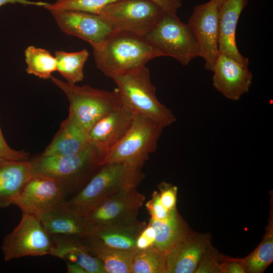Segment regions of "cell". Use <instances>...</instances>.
Segmentation results:
<instances>
[{
  "instance_id": "obj_13",
  "label": "cell",
  "mask_w": 273,
  "mask_h": 273,
  "mask_svg": "<svg viewBox=\"0 0 273 273\" xmlns=\"http://www.w3.org/2000/svg\"><path fill=\"white\" fill-rule=\"evenodd\" d=\"M51 13L63 32L88 42L93 48L102 44L117 31L99 15L77 11Z\"/></svg>"
},
{
  "instance_id": "obj_15",
  "label": "cell",
  "mask_w": 273,
  "mask_h": 273,
  "mask_svg": "<svg viewBox=\"0 0 273 273\" xmlns=\"http://www.w3.org/2000/svg\"><path fill=\"white\" fill-rule=\"evenodd\" d=\"M207 235L191 232L166 255V273L196 272L208 246Z\"/></svg>"
},
{
  "instance_id": "obj_10",
  "label": "cell",
  "mask_w": 273,
  "mask_h": 273,
  "mask_svg": "<svg viewBox=\"0 0 273 273\" xmlns=\"http://www.w3.org/2000/svg\"><path fill=\"white\" fill-rule=\"evenodd\" d=\"M145 196L137 188L129 189L106 199L83 217L90 233L96 230L137 219Z\"/></svg>"
},
{
  "instance_id": "obj_20",
  "label": "cell",
  "mask_w": 273,
  "mask_h": 273,
  "mask_svg": "<svg viewBox=\"0 0 273 273\" xmlns=\"http://www.w3.org/2000/svg\"><path fill=\"white\" fill-rule=\"evenodd\" d=\"M31 176L28 160L0 163V208L12 205Z\"/></svg>"
},
{
  "instance_id": "obj_16",
  "label": "cell",
  "mask_w": 273,
  "mask_h": 273,
  "mask_svg": "<svg viewBox=\"0 0 273 273\" xmlns=\"http://www.w3.org/2000/svg\"><path fill=\"white\" fill-rule=\"evenodd\" d=\"M249 0H225L220 6L218 14V49L219 54L248 67L249 59L239 51L236 44V30L239 17Z\"/></svg>"
},
{
  "instance_id": "obj_8",
  "label": "cell",
  "mask_w": 273,
  "mask_h": 273,
  "mask_svg": "<svg viewBox=\"0 0 273 273\" xmlns=\"http://www.w3.org/2000/svg\"><path fill=\"white\" fill-rule=\"evenodd\" d=\"M164 12L152 0H119L99 15L117 31L144 37Z\"/></svg>"
},
{
  "instance_id": "obj_28",
  "label": "cell",
  "mask_w": 273,
  "mask_h": 273,
  "mask_svg": "<svg viewBox=\"0 0 273 273\" xmlns=\"http://www.w3.org/2000/svg\"><path fill=\"white\" fill-rule=\"evenodd\" d=\"M119 0H57L44 7L49 11H77L99 15L105 8Z\"/></svg>"
},
{
  "instance_id": "obj_29",
  "label": "cell",
  "mask_w": 273,
  "mask_h": 273,
  "mask_svg": "<svg viewBox=\"0 0 273 273\" xmlns=\"http://www.w3.org/2000/svg\"><path fill=\"white\" fill-rule=\"evenodd\" d=\"M146 207L151 218L158 220H166L177 211L176 208L171 210L166 209L161 204L159 193L156 191L153 192L151 199L146 204Z\"/></svg>"
},
{
  "instance_id": "obj_9",
  "label": "cell",
  "mask_w": 273,
  "mask_h": 273,
  "mask_svg": "<svg viewBox=\"0 0 273 273\" xmlns=\"http://www.w3.org/2000/svg\"><path fill=\"white\" fill-rule=\"evenodd\" d=\"M52 246L51 237L39 219L34 215L22 213L19 224L4 238L1 248L7 261L24 256L50 254Z\"/></svg>"
},
{
  "instance_id": "obj_32",
  "label": "cell",
  "mask_w": 273,
  "mask_h": 273,
  "mask_svg": "<svg viewBox=\"0 0 273 273\" xmlns=\"http://www.w3.org/2000/svg\"><path fill=\"white\" fill-rule=\"evenodd\" d=\"M155 239V231L149 223L139 235L136 241V248L144 249L153 246Z\"/></svg>"
},
{
  "instance_id": "obj_11",
  "label": "cell",
  "mask_w": 273,
  "mask_h": 273,
  "mask_svg": "<svg viewBox=\"0 0 273 273\" xmlns=\"http://www.w3.org/2000/svg\"><path fill=\"white\" fill-rule=\"evenodd\" d=\"M66 201L62 189L54 179L32 175L12 205L18 207L22 213L31 214L38 218L63 206Z\"/></svg>"
},
{
  "instance_id": "obj_14",
  "label": "cell",
  "mask_w": 273,
  "mask_h": 273,
  "mask_svg": "<svg viewBox=\"0 0 273 273\" xmlns=\"http://www.w3.org/2000/svg\"><path fill=\"white\" fill-rule=\"evenodd\" d=\"M212 72L214 88L226 98L238 101L248 92L253 75L248 67L219 54Z\"/></svg>"
},
{
  "instance_id": "obj_2",
  "label": "cell",
  "mask_w": 273,
  "mask_h": 273,
  "mask_svg": "<svg viewBox=\"0 0 273 273\" xmlns=\"http://www.w3.org/2000/svg\"><path fill=\"white\" fill-rule=\"evenodd\" d=\"M93 49L97 67L111 78L164 56L144 36L120 31L115 32L102 44Z\"/></svg>"
},
{
  "instance_id": "obj_4",
  "label": "cell",
  "mask_w": 273,
  "mask_h": 273,
  "mask_svg": "<svg viewBox=\"0 0 273 273\" xmlns=\"http://www.w3.org/2000/svg\"><path fill=\"white\" fill-rule=\"evenodd\" d=\"M112 79L117 86L122 104L133 114L150 119L163 127L176 121L172 111L157 98L149 69L146 66Z\"/></svg>"
},
{
  "instance_id": "obj_5",
  "label": "cell",
  "mask_w": 273,
  "mask_h": 273,
  "mask_svg": "<svg viewBox=\"0 0 273 273\" xmlns=\"http://www.w3.org/2000/svg\"><path fill=\"white\" fill-rule=\"evenodd\" d=\"M51 78L68 99L69 116L88 132L98 121L122 104L117 89L110 92L88 85L77 86L52 76Z\"/></svg>"
},
{
  "instance_id": "obj_25",
  "label": "cell",
  "mask_w": 273,
  "mask_h": 273,
  "mask_svg": "<svg viewBox=\"0 0 273 273\" xmlns=\"http://www.w3.org/2000/svg\"><path fill=\"white\" fill-rule=\"evenodd\" d=\"M24 55L28 74L46 79L57 71L56 58L48 50L30 46L25 49Z\"/></svg>"
},
{
  "instance_id": "obj_27",
  "label": "cell",
  "mask_w": 273,
  "mask_h": 273,
  "mask_svg": "<svg viewBox=\"0 0 273 273\" xmlns=\"http://www.w3.org/2000/svg\"><path fill=\"white\" fill-rule=\"evenodd\" d=\"M272 221L262 241L256 250L243 259L245 272H263L273 260Z\"/></svg>"
},
{
  "instance_id": "obj_6",
  "label": "cell",
  "mask_w": 273,
  "mask_h": 273,
  "mask_svg": "<svg viewBox=\"0 0 273 273\" xmlns=\"http://www.w3.org/2000/svg\"><path fill=\"white\" fill-rule=\"evenodd\" d=\"M164 128L150 119L133 114L129 129L108 150L104 164L120 162L142 169L150 154L156 151Z\"/></svg>"
},
{
  "instance_id": "obj_21",
  "label": "cell",
  "mask_w": 273,
  "mask_h": 273,
  "mask_svg": "<svg viewBox=\"0 0 273 273\" xmlns=\"http://www.w3.org/2000/svg\"><path fill=\"white\" fill-rule=\"evenodd\" d=\"M81 241L89 254L102 261L107 273H131L132 260L137 249L125 250L112 248L92 235L81 239Z\"/></svg>"
},
{
  "instance_id": "obj_23",
  "label": "cell",
  "mask_w": 273,
  "mask_h": 273,
  "mask_svg": "<svg viewBox=\"0 0 273 273\" xmlns=\"http://www.w3.org/2000/svg\"><path fill=\"white\" fill-rule=\"evenodd\" d=\"M149 223L155 231L153 246L166 254L173 247L191 233L177 211L165 220H155L150 218Z\"/></svg>"
},
{
  "instance_id": "obj_17",
  "label": "cell",
  "mask_w": 273,
  "mask_h": 273,
  "mask_svg": "<svg viewBox=\"0 0 273 273\" xmlns=\"http://www.w3.org/2000/svg\"><path fill=\"white\" fill-rule=\"evenodd\" d=\"M133 113L123 104L98 121L88 132L90 142L107 151L129 129Z\"/></svg>"
},
{
  "instance_id": "obj_22",
  "label": "cell",
  "mask_w": 273,
  "mask_h": 273,
  "mask_svg": "<svg viewBox=\"0 0 273 273\" xmlns=\"http://www.w3.org/2000/svg\"><path fill=\"white\" fill-rule=\"evenodd\" d=\"M147 226L138 218L124 223L93 231L90 235L99 238L106 245L118 249L130 250L136 248V241Z\"/></svg>"
},
{
  "instance_id": "obj_31",
  "label": "cell",
  "mask_w": 273,
  "mask_h": 273,
  "mask_svg": "<svg viewBox=\"0 0 273 273\" xmlns=\"http://www.w3.org/2000/svg\"><path fill=\"white\" fill-rule=\"evenodd\" d=\"M158 187L160 190L159 196L161 204L169 210L176 208L177 188L164 181Z\"/></svg>"
},
{
  "instance_id": "obj_30",
  "label": "cell",
  "mask_w": 273,
  "mask_h": 273,
  "mask_svg": "<svg viewBox=\"0 0 273 273\" xmlns=\"http://www.w3.org/2000/svg\"><path fill=\"white\" fill-rule=\"evenodd\" d=\"M29 154L11 148L4 139L0 125V163L6 161L28 160Z\"/></svg>"
},
{
  "instance_id": "obj_12",
  "label": "cell",
  "mask_w": 273,
  "mask_h": 273,
  "mask_svg": "<svg viewBox=\"0 0 273 273\" xmlns=\"http://www.w3.org/2000/svg\"><path fill=\"white\" fill-rule=\"evenodd\" d=\"M216 0L196 6L188 24L193 30L205 60V68L212 71L219 54L218 49V14Z\"/></svg>"
},
{
  "instance_id": "obj_18",
  "label": "cell",
  "mask_w": 273,
  "mask_h": 273,
  "mask_svg": "<svg viewBox=\"0 0 273 273\" xmlns=\"http://www.w3.org/2000/svg\"><path fill=\"white\" fill-rule=\"evenodd\" d=\"M88 132L68 116L42 156H70L83 151L90 143Z\"/></svg>"
},
{
  "instance_id": "obj_24",
  "label": "cell",
  "mask_w": 273,
  "mask_h": 273,
  "mask_svg": "<svg viewBox=\"0 0 273 273\" xmlns=\"http://www.w3.org/2000/svg\"><path fill=\"white\" fill-rule=\"evenodd\" d=\"M88 56L89 52L85 49L75 52L56 51L57 71L69 83L81 81L84 77V65Z\"/></svg>"
},
{
  "instance_id": "obj_1",
  "label": "cell",
  "mask_w": 273,
  "mask_h": 273,
  "mask_svg": "<svg viewBox=\"0 0 273 273\" xmlns=\"http://www.w3.org/2000/svg\"><path fill=\"white\" fill-rule=\"evenodd\" d=\"M107 151L90 142L83 151L70 156H42L30 161L32 175L54 179L65 197L88 183L104 165Z\"/></svg>"
},
{
  "instance_id": "obj_34",
  "label": "cell",
  "mask_w": 273,
  "mask_h": 273,
  "mask_svg": "<svg viewBox=\"0 0 273 273\" xmlns=\"http://www.w3.org/2000/svg\"><path fill=\"white\" fill-rule=\"evenodd\" d=\"M167 13L176 14L181 6L180 0H152Z\"/></svg>"
},
{
  "instance_id": "obj_36",
  "label": "cell",
  "mask_w": 273,
  "mask_h": 273,
  "mask_svg": "<svg viewBox=\"0 0 273 273\" xmlns=\"http://www.w3.org/2000/svg\"><path fill=\"white\" fill-rule=\"evenodd\" d=\"M66 262L68 273H87L86 270L77 263Z\"/></svg>"
},
{
  "instance_id": "obj_26",
  "label": "cell",
  "mask_w": 273,
  "mask_h": 273,
  "mask_svg": "<svg viewBox=\"0 0 273 273\" xmlns=\"http://www.w3.org/2000/svg\"><path fill=\"white\" fill-rule=\"evenodd\" d=\"M166 255L153 246L137 249L132 260L131 273H166Z\"/></svg>"
},
{
  "instance_id": "obj_37",
  "label": "cell",
  "mask_w": 273,
  "mask_h": 273,
  "mask_svg": "<svg viewBox=\"0 0 273 273\" xmlns=\"http://www.w3.org/2000/svg\"><path fill=\"white\" fill-rule=\"evenodd\" d=\"M217 3L218 4V5L219 7L221 5V4L225 1V0H216Z\"/></svg>"
},
{
  "instance_id": "obj_3",
  "label": "cell",
  "mask_w": 273,
  "mask_h": 273,
  "mask_svg": "<svg viewBox=\"0 0 273 273\" xmlns=\"http://www.w3.org/2000/svg\"><path fill=\"white\" fill-rule=\"evenodd\" d=\"M141 169L120 162L104 164L78 193L66 201L65 206L84 217L110 197L137 188L145 178Z\"/></svg>"
},
{
  "instance_id": "obj_7",
  "label": "cell",
  "mask_w": 273,
  "mask_h": 273,
  "mask_svg": "<svg viewBox=\"0 0 273 273\" xmlns=\"http://www.w3.org/2000/svg\"><path fill=\"white\" fill-rule=\"evenodd\" d=\"M144 37L164 56L171 57L184 66L202 57L191 28L188 23L181 22L176 14L165 12Z\"/></svg>"
},
{
  "instance_id": "obj_33",
  "label": "cell",
  "mask_w": 273,
  "mask_h": 273,
  "mask_svg": "<svg viewBox=\"0 0 273 273\" xmlns=\"http://www.w3.org/2000/svg\"><path fill=\"white\" fill-rule=\"evenodd\" d=\"M221 272H245L243 260H230L220 264Z\"/></svg>"
},
{
  "instance_id": "obj_35",
  "label": "cell",
  "mask_w": 273,
  "mask_h": 273,
  "mask_svg": "<svg viewBox=\"0 0 273 273\" xmlns=\"http://www.w3.org/2000/svg\"><path fill=\"white\" fill-rule=\"evenodd\" d=\"M16 3L20 4L24 6L34 5L43 7L49 4L48 3L46 2H32L28 0H0V7L7 4H15Z\"/></svg>"
},
{
  "instance_id": "obj_19",
  "label": "cell",
  "mask_w": 273,
  "mask_h": 273,
  "mask_svg": "<svg viewBox=\"0 0 273 273\" xmlns=\"http://www.w3.org/2000/svg\"><path fill=\"white\" fill-rule=\"evenodd\" d=\"M38 218L50 236L83 239L90 233L84 218L69 210L65 206V203L61 207L41 214Z\"/></svg>"
}]
</instances>
